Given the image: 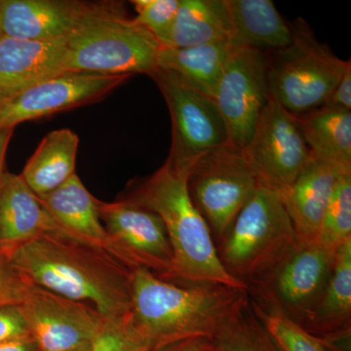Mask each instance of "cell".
Returning <instances> with one entry per match:
<instances>
[{
    "instance_id": "7a4b0ae2",
    "label": "cell",
    "mask_w": 351,
    "mask_h": 351,
    "mask_svg": "<svg viewBox=\"0 0 351 351\" xmlns=\"http://www.w3.org/2000/svg\"><path fill=\"white\" fill-rule=\"evenodd\" d=\"M131 316L154 346L182 339H211L248 301V291L219 285H181L149 270L132 269Z\"/></svg>"
},
{
    "instance_id": "1f68e13d",
    "label": "cell",
    "mask_w": 351,
    "mask_h": 351,
    "mask_svg": "<svg viewBox=\"0 0 351 351\" xmlns=\"http://www.w3.org/2000/svg\"><path fill=\"white\" fill-rule=\"evenodd\" d=\"M27 338H32L31 330L22 306H0V345Z\"/></svg>"
},
{
    "instance_id": "2e32d148",
    "label": "cell",
    "mask_w": 351,
    "mask_h": 351,
    "mask_svg": "<svg viewBox=\"0 0 351 351\" xmlns=\"http://www.w3.org/2000/svg\"><path fill=\"white\" fill-rule=\"evenodd\" d=\"M68 38L55 40L0 38V100L63 75Z\"/></svg>"
},
{
    "instance_id": "6da1fadb",
    "label": "cell",
    "mask_w": 351,
    "mask_h": 351,
    "mask_svg": "<svg viewBox=\"0 0 351 351\" xmlns=\"http://www.w3.org/2000/svg\"><path fill=\"white\" fill-rule=\"evenodd\" d=\"M8 258L32 285L90 304L106 319L131 313L132 269L91 245L47 232Z\"/></svg>"
},
{
    "instance_id": "277c9868",
    "label": "cell",
    "mask_w": 351,
    "mask_h": 351,
    "mask_svg": "<svg viewBox=\"0 0 351 351\" xmlns=\"http://www.w3.org/2000/svg\"><path fill=\"white\" fill-rule=\"evenodd\" d=\"M163 47L152 32L112 3L89 16L68 38L64 73L151 75Z\"/></svg>"
},
{
    "instance_id": "52a82bcc",
    "label": "cell",
    "mask_w": 351,
    "mask_h": 351,
    "mask_svg": "<svg viewBox=\"0 0 351 351\" xmlns=\"http://www.w3.org/2000/svg\"><path fill=\"white\" fill-rule=\"evenodd\" d=\"M260 186L243 152L230 144L193 164L188 177L189 195L206 221L216 248Z\"/></svg>"
},
{
    "instance_id": "e0dca14e",
    "label": "cell",
    "mask_w": 351,
    "mask_h": 351,
    "mask_svg": "<svg viewBox=\"0 0 351 351\" xmlns=\"http://www.w3.org/2000/svg\"><path fill=\"white\" fill-rule=\"evenodd\" d=\"M47 232L66 235L21 175L4 173L0 181V255L8 257L22 245Z\"/></svg>"
},
{
    "instance_id": "7402d4cb",
    "label": "cell",
    "mask_w": 351,
    "mask_h": 351,
    "mask_svg": "<svg viewBox=\"0 0 351 351\" xmlns=\"http://www.w3.org/2000/svg\"><path fill=\"white\" fill-rule=\"evenodd\" d=\"M235 48L230 39L184 48L163 46L157 59V68L175 71L201 93L214 99Z\"/></svg>"
},
{
    "instance_id": "e575fe53",
    "label": "cell",
    "mask_w": 351,
    "mask_h": 351,
    "mask_svg": "<svg viewBox=\"0 0 351 351\" xmlns=\"http://www.w3.org/2000/svg\"><path fill=\"white\" fill-rule=\"evenodd\" d=\"M0 351H39V350L34 339L27 338L1 343Z\"/></svg>"
},
{
    "instance_id": "4fadbf2b",
    "label": "cell",
    "mask_w": 351,
    "mask_h": 351,
    "mask_svg": "<svg viewBox=\"0 0 351 351\" xmlns=\"http://www.w3.org/2000/svg\"><path fill=\"white\" fill-rule=\"evenodd\" d=\"M131 75L63 73L0 100V131L100 100Z\"/></svg>"
},
{
    "instance_id": "44dd1931",
    "label": "cell",
    "mask_w": 351,
    "mask_h": 351,
    "mask_svg": "<svg viewBox=\"0 0 351 351\" xmlns=\"http://www.w3.org/2000/svg\"><path fill=\"white\" fill-rule=\"evenodd\" d=\"M295 117L314 157L351 171V110L322 106Z\"/></svg>"
},
{
    "instance_id": "ac0fdd59",
    "label": "cell",
    "mask_w": 351,
    "mask_h": 351,
    "mask_svg": "<svg viewBox=\"0 0 351 351\" xmlns=\"http://www.w3.org/2000/svg\"><path fill=\"white\" fill-rule=\"evenodd\" d=\"M36 196L69 237L100 249L121 262L114 242L101 223L98 199L87 191L76 173L59 188Z\"/></svg>"
},
{
    "instance_id": "d590c367",
    "label": "cell",
    "mask_w": 351,
    "mask_h": 351,
    "mask_svg": "<svg viewBox=\"0 0 351 351\" xmlns=\"http://www.w3.org/2000/svg\"><path fill=\"white\" fill-rule=\"evenodd\" d=\"M13 132L14 129H5V130L0 131V181L5 173L4 162H5L7 147H8L9 142L12 137Z\"/></svg>"
},
{
    "instance_id": "8d00e7d4",
    "label": "cell",
    "mask_w": 351,
    "mask_h": 351,
    "mask_svg": "<svg viewBox=\"0 0 351 351\" xmlns=\"http://www.w3.org/2000/svg\"><path fill=\"white\" fill-rule=\"evenodd\" d=\"M71 351H92V343H85V345Z\"/></svg>"
},
{
    "instance_id": "836d02e7",
    "label": "cell",
    "mask_w": 351,
    "mask_h": 351,
    "mask_svg": "<svg viewBox=\"0 0 351 351\" xmlns=\"http://www.w3.org/2000/svg\"><path fill=\"white\" fill-rule=\"evenodd\" d=\"M210 339L206 338H193L154 346L147 351H209Z\"/></svg>"
},
{
    "instance_id": "d6986e66",
    "label": "cell",
    "mask_w": 351,
    "mask_h": 351,
    "mask_svg": "<svg viewBox=\"0 0 351 351\" xmlns=\"http://www.w3.org/2000/svg\"><path fill=\"white\" fill-rule=\"evenodd\" d=\"M341 171L313 154L291 188L281 195L299 243L315 241L319 234Z\"/></svg>"
},
{
    "instance_id": "603a6c76",
    "label": "cell",
    "mask_w": 351,
    "mask_h": 351,
    "mask_svg": "<svg viewBox=\"0 0 351 351\" xmlns=\"http://www.w3.org/2000/svg\"><path fill=\"white\" fill-rule=\"evenodd\" d=\"M78 145V136L66 128L43 138L21 174L34 195L50 193L75 174Z\"/></svg>"
},
{
    "instance_id": "ffe728a7",
    "label": "cell",
    "mask_w": 351,
    "mask_h": 351,
    "mask_svg": "<svg viewBox=\"0 0 351 351\" xmlns=\"http://www.w3.org/2000/svg\"><path fill=\"white\" fill-rule=\"evenodd\" d=\"M232 21L235 47L274 52L293 40L291 24L283 19L271 0H226Z\"/></svg>"
},
{
    "instance_id": "4dcf8cb0",
    "label": "cell",
    "mask_w": 351,
    "mask_h": 351,
    "mask_svg": "<svg viewBox=\"0 0 351 351\" xmlns=\"http://www.w3.org/2000/svg\"><path fill=\"white\" fill-rule=\"evenodd\" d=\"M31 286L8 257L0 255V306L22 304Z\"/></svg>"
},
{
    "instance_id": "f1b7e54d",
    "label": "cell",
    "mask_w": 351,
    "mask_h": 351,
    "mask_svg": "<svg viewBox=\"0 0 351 351\" xmlns=\"http://www.w3.org/2000/svg\"><path fill=\"white\" fill-rule=\"evenodd\" d=\"M154 348L132 319L131 313L123 317L105 319L92 341V351H147Z\"/></svg>"
},
{
    "instance_id": "3957f363",
    "label": "cell",
    "mask_w": 351,
    "mask_h": 351,
    "mask_svg": "<svg viewBox=\"0 0 351 351\" xmlns=\"http://www.w3.org/2000/svg\"><path fill=\"white\" fill-rule=\"evenodd\" d=\"M188 177L189 171L166 160L156 173L136 182L125 199L162 219L174 254L172 283L219 284L248 291L221 265L206 221L191 201Z\"/></svg>"
},
{
    "instance_id": "d4e9b609",
    "label": "cell",
    "mask_w": 351,
    "mask_h": 351,
    "mask_svg": "<svg viewBox=\"0 0 351 351\" xmlns=\"http://www.w3.org/2000/svg\"><path fill=\"white\" fill-rule=\"evenodd\" d=\"M226 0H180L169 45L184 48L232 38Z\"/></svg>"
},
{
    "instance_id": "4316f807",
    "label": "cell",
    "mask_w": 351,
    "mask_h": 351,
    "mask_svg": "<svg viewBox=\"0 0 351 351\" xmlns=\"http://www.w3.org/2000/svg\"><path fill=\"white\" fill-rule=\"evenodd\" d=\"M348 239H351V171L339 176L317 241L336 251Z\"/></svg>"
},
{
    "instance_id": "8992f818",
    "label": "cell",
    "mask_w": 351,
    "mask_h": 351,
    "mask_svg": "<svg viewBox=\"0 0 351 351\" xmlns=\"http://www.w3.org/2000/svg\"><path fill=\"white\" fill-rule=\"evenodd\" d=\"M292 43L267 53L270 98L294 115L325 105L343 77L348 61L314 36L304 21L291 24Z\"/></svg>"
},
{
    "instance_id": "5b68a950",
    "label": "cell",
    "mask_w": 351,
    "mask_h": 351,
    "mask_svg": "<svg viewBox=\"0 0 351 351\" xmlns=\"http://www.w3.org/2000/svg\"><path fill=\"white\" fill-rule=\"evenodd\" d=\"M298 244L280 195L260 186L217 251L228 274L248 288L282 262Z\"/></svg>"
},
{
    "instance_id": "9c48e42d",
    "label": "cell",
    "mask_w": 351,
    "mask_h": 351,
    "mask_svg": "<svg viewBox=\"0 0 351 351\" xmlns=\"http://www.w3.org/2000/svg\"><path fill=\"white\" fill-rule=\"evenodd\" d=\"M151 77L163 95L172 120L167 160L189 171L201 156L230 144L225 121L213 99L170 69L157 68Z\"/></svg>"
},
{
    "instance_id": "74e56055",
    "label": "cell",
    "mask_w": 351,
    "mask_h": 351,
    "mask_svg": "<svg viewBox=\"0 0 351 351\" xmlns=\"http://www.w3.org/2000/svg\"><path fill=\"white\" fill-rule=\"evenodd\" d=\"M2 36H3V32H2L1 22H0V38H1Z\"/></svg>"
},
{
    "instance_id": "484cf974",
    "label": "cell",
    "mask_w": 351,
    "mask_h": 351,
    "mask_svg": "<svg viewBox=\"0 0 351 351\" xmlns=\"http://www.w3.org/2000/svg\"><path fill=\"white\" fill-rule=\"evenodd\" d=\"M209 351H281L276 341L245 302L210 339Z\"/></svg>"
},
{
    "instance_id": "7c38bea8",
    "label": "cell",
    "mask_w": 351,
    "mask_h": 351,
    "mask_svg": "<svg viewBox=\"0 0 351 351\" xmlns=\"http://www.w3.org/2000/svg\"><path fill=\"white\" fill-rule=\"evenodd\" d=\"M97 203L101 223H105L121 263L130 269L143 267L172 282L174 254L162 219L125 198Z\"/></svg>"
},
{
    "instance_id": "5bb4252c",
    "label": "cell",
    "mask_w": 351,
    "mask_h": 351,
    "mask_svg": "<svg viewBox=\"0 0 351 351\" xmlns=\"http://www.w3.org/2000/svg\"><path fill=\"white\" fill-rule=\"evenodd\" d=\"M21 306L39 351H71L92 343L106 319L90 304L32 284Z\"/></svg>"
},
{
    "instance_id": "d6a6232c",
    "label": "cell",
    "mask_w": 351,
    "mask_h": 351,
    "mask_svg": "<svg viewBox=\"0 0 351 351\" xmlns=\"http://www.w3.org/2000/svg\"><path fill=\"white\" fill-rule=\"evenodd\" d=\"M324 106L327 107L351 110V62L348 60L343 77L329 97Z\"/></svg>"
},
{
    "instance_id": "83f0119b",
    "label": "cell",
    "mask_w": 351,
    "mask_h": 351,
    "mask_svg": "<svg viewBox=\"0 0 351 351\" xmlns=\"http://www.w3.org/2000/svg\"><path fill=\"white\" fill-rule=\"evenodd\" d=\"M249 297V295H248ZM252 311L269 332L281 351H326L319 339L276 309L250 300Z\"/></svg>"
},
{
    "instance_id": "f546056e",
    "label": "cell",
    "mask_w": 351,
    "mask_h": 351,
    "mask_svg": "<svg viewBox=\"0 0 351 351\" xmlns=\"http://www.w3.org/2000/svg\"><path fill=\"white\" fill-rule=\"evenodd\" d=\"M135 20L154 34L163 46L170 43L180 0H135Z\"/></svg>"
},
{
    "instance_id": "9a60e30c",
    "label": "cell",
    "mask_w": 351,
    "mask_h": 351,
    "mask_svg": "<svg viewBox=\"0 0 351 351\" xmlns=\"http://www.w3.org/2000/svg\"><path fill=\"white\" fill-rule=\"evenodd\" d=\"M112 4L76 0H0L2 32L8 38L23 40L69 38L89 16Z\"/></svg>"
},
{
    "instance_id": "ba28073f",
    "label": "cell",
    "mask_w": 351,
    "mask_h": 351,
    "mask_svg": "<svg viewBox=\"0 0 351 351\" xmlns=\"http://www.w3.org/2000/svg\"><path fill=\"white\" fill-rule=\"evenodd\" d=\"M335 253L317 240L298 244L267 276L248 286L249 298L304 328L326 288Z\"/></svg>"
},
{
    "instance_id": "8fae6325",
    "label": "cell",
    "mask_w": 351,
    "mask_h": 351,
    "mask_svg": "<svg viewBox=\"0 0 351 351\" xmlns=\"http://www.w3.org/2000/svg\"><path fill=\"white\" fill-rule=\"evenodd\" d=\"M267 54L237 47L226 64L214 99L230 145L243 151L270 100Z\"/></svg>"
},
{
    "instance_id": "30bf717a",
    "label": "cell",
    "mask_w": 351,
    "mask_h": 351,
    "mask_svg": "<svg viewBox=\"0 0 351 351\" xmlns=\"http://www.w3.org/2000/svg\"><path fill=\"white\" fill-rule=\"evenodd\" d=\"M261 186L283 195L311 158L297 117L270 98L243 149Z\"/></svg>"
},
{
    "instance_id": "cb8c5ba5",
    "label": "cell",
    "mask_w": 351,
    "mask_h": 351,
    "mask_svg": "<svg viewBox=\"0 0 351 351\" xmlns=\"http://www.w3.org/2000/svg\"><path fill=\"white\" fill-rule=\"evenodd\" d=\"M351 239L335 253L331 276L304 329L318 339L350 331Z\"/></svg>"
}]
</instances>
